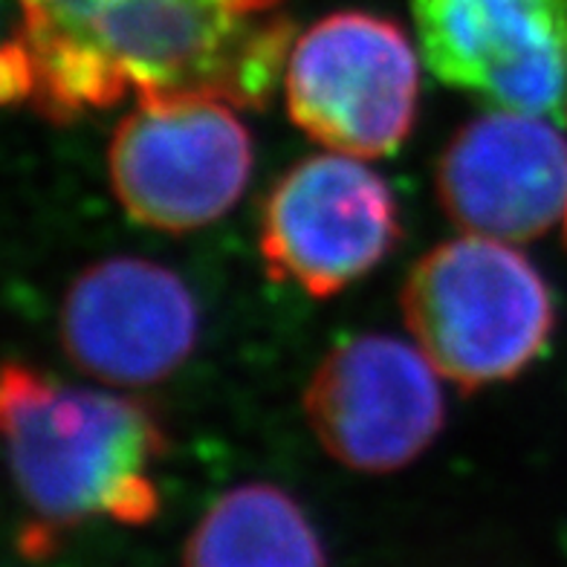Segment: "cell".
<instances>
[{
  "instance_id": "cell-1",
  "label": "cell",
  "mask_w": 567,
  "mask_h": 567,
  "mask_svg": "<svg viewBox=\"0 0 567 567\" xmlns=\"http://www.w3.org/2000/svg\"><path fill=\"white\" fill-rule=\"evenodd\" d=\"M3 96L55 122L136 99L264 105L290 59L281 0H16Z\"/></svg>"
},
{
  "instance_id": "cell-2",
  "label": "cell",
  "mask_w": 567,
  "mask_h": 567,
  "mask_svg": "<svg viewBox=\"0 0 567 567\" xmlns=\"http://www.w3.org/2000/svg\"><path fill=\"white\" fill-rule=\"evenodd\" d=\"M3 432L16 484L35 515L27 550L96 515L122 524L157 515L154 463L165 443L145 405L7 365Z\"/></svg>"
},
{
  "instance_id": "cell-3",
  "label": "cell",
  "mask_w": 567,
  "mask_h": 567,
  "mask_svg": "<svg viewBox=\"0 0 567 567\" xmlns=\"http://www.w3.org/2000/svg\"><path fill=\"white\" fill-rule=\"evenodd\" d=\"M403 313L420 351L463 391L515 377L553 330L538 269L504 240L481 235L449 240L414 264Z\"/></svg>"
},
{
  "instance_id": "cell-4",
  "label": "cell",
  "mask_w": 567,
  "mask_h": 567,
  "mask_svg": "<svg viewBox=\"0 0 567 567\" xmlns=\"http://www.w3.org/2000/svg\"><path fill=\"white\" fill-rule=\"evenodd\" d=\"M284 79L292 122L339 154H391L414 125L417 55L380 16L337 12L313 23L290 50Z\"/></svg>"
},
{
  "instance_id": "cell-5",
  "label": "cell",
  "mask_w": 567,
  "mask_h": 567,
  "mask_svg": "<svg viewBox=\"0 0 567 567\" xmlns=\"http://www.w3.org/2000/svg\"><path fill=\"white\" fill-rule=\"evenodd\" d=\"M252 142L229 102L206 96L136 99L111 142L113 192L154 229L206 226L238 203Z\"/></svg>"
},
{
  "instance_id": "cell-6",
  "label": "cell",
  "mask_w": 567,
  "mask_h": 567,
  "mask_svg": "<svg viewBox=\"0 0 567 567\" xmlns=\"http://www.w3.org/2000/svg\"><path fill=\"white\" fill-rule=\"evenodd\" d=\"M437 79L501 111H567V0H411Z\"/></svg>"
},
{
  "instance_id": "cell-7",
  "label": "cell",
  "mask_w": 567,
  "mask_h": 567,
  "mask_svg": "<svg viewBox=\"0 0 567 567\" xmlns=\"http://www.w3.org/2000/svg\"><path fill=\"white\" fill-rule=\"evenodd\" d=\"M437 368L420 348L391 337L344 342L316 371L307 420L330 455L359 472H394L443 425Z\"/></svg>"
},
{
  "instance_id": "cell-8",
  "label": "cell",
  "mask_w": 567,
  "mask_h": 567,
  "mask_svg": "<svg viewBox=\"0 0 567 567\" xmlns=\"http://www.w3.org/2000/svg\"><path fill=\"white\" fill-rule=\"evenodd\" d=\"M396 200L385 179L351 157L299 163L269 195L261 252L281 281L333 296L394 247Z\"/></svg>"
},
{
  "instance_id": "cell-9",
  "label": "cell",
  "mask_w": 567,
  "mask_h": 567,
  "mask_svg": "<svg viewBox=\"0 0 567 567\" xmlns=\"http://www.w3.org/2000/svg\"><path fill=\"white\" fill-rule=\"evenodd\" d=\"M437 192L470 235L533 240L567 217V140L547 116L484 113L443 151Z\"/></svg>"
},
{
  "instance_id": "cell-10",
  "label": "cell",
  "mask_w": 567,
  "mask_h": 567,
  "mask_svg": "<svg viewBox=\"0 0 567 567\" xmlns=\"http://www.w3.org/2000/svg\"><path fill=\"white\" fill-rule=\"evenodd\" d=\"M75 365L111 385H148L183 365L197 342V305L172 269L113 258L75 278L61 310Z\"/></svg>"
},
{
  "instance_id": "cell-11",
  "label": "cell",
  "mask_w": 567,
  "mask_h": 567,
  "mask_svg": "<svg viewBox=\"0 0 567 567\" xmlns=\"http://www.w3.org/2000/svg\"><path fill=\"white\" fill-rule=\"evenodd\" d=\"M183 567H328L313 524L269 484L235 486L203 515Z\"/></svg>"
},
{
  "instance_id": "cell-12",
  "label": "cell",
  "mask_w": 567,
  "mask_h": 567,
  "mask_svg": "<svg viewBox=\"0 0 567 567\" xmlns=\"http://www.w3.org/2000/svg\"><path fill=\"white\" fill-rule=\"evenodd\" d=\"M565 220H567V217H565Z\"/></svg>"
}]
</instances>
